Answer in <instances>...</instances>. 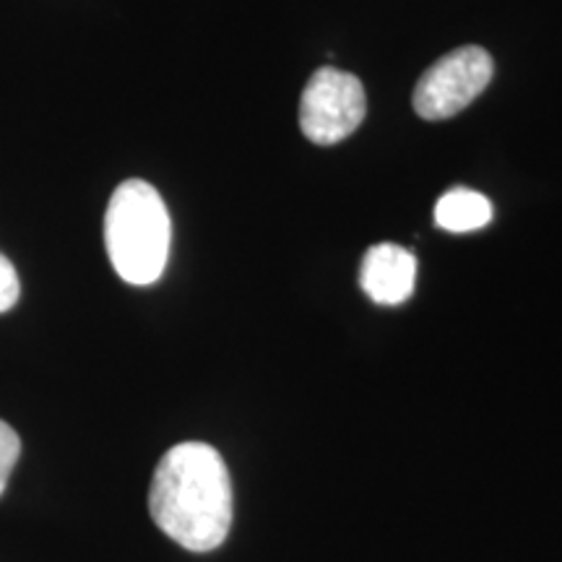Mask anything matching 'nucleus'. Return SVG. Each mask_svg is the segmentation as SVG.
Here are the masks:
<instances>
[{"instance_id": "obj_6", "label": "nucleus", "mask_w": 562, "mask_h": 562, "mask_svg": "<svg viewBox=\"0 0 562 562\" xmlns=\"http://www.w3.org/2000/svg\"><path fill=\"white\" fill-rule=\"evenodd\" d=\"M492 220V203L487 195L472 191V188H453L442 193L435 206V224L446 232H474L487 227Z\"/></svg>"}, {"instance_id": "obj_2", "label": "nucleus", "mask_w": 562, "mask_h": 562, "mask_svg": "<svg viewBox=\"0 0 562 562\" xmlns=\"http://www.w3.org/2000/svg\"><path fill=\"white\" fill-rule=\"evenodd\" d=\"M172 222L157 188L125 180L112 193L104 214V248L112 269L133 286L154 284L170 258Z\"/></svg>"}, {"instance_id": "obj_7", "label": "nucleus", "mask_w": 562, "mask_h": 562, "mask_svg": "<svg viewBox=\"0 0 562 562\" xmlns=\"http://www.w3.org/2000/svg\"><path fill=\"white\" fill-rule=\"evenodd\" d=\"M19 456H21V438L9 422L0 419V495L5 492V484H9V476L13 472V467H16Z\"/></svg>"}, {"instance_id": "obj_5", "label": "nucleus", "mask_w": 562, "mask_h": 562, "mask_svg": "<svg viewBox=\"0 0 562 562\" xmlns=\"http://www.w3.org/2000/svg\"><path fill=\"white\" fill-rule=\"evenodd\" d=\"M417 281V258L402 245L378 243L364 252L360 286L378 305H402L412 297Z\"/></svg>"}, {"instance_id": "obj_1", "label": "nucleus", "mask_w": 562, "mask_h": 562, "mask_svg": "<svg viewBox=\"0 0 562 562\" xmlns=\"http://www.w3.org/2000/svg\"><path fill=\"white\" fill-rule=\"evenodd\" d=\"M149 513L186 550H216L232 526V480L220 451L195 440L170 448L154 472Z\"/></svg>"}, {"instance_id": "obj_8", "label": "nucleus", "mask_w": 562, "mask_h": 562, "mask_svg": "<svg viewBox=\"0 0 562 562\" xmlns=\"http://www.w3.org/2000/svg\"><path fill=\"white\" fill-rule=\"evenodd\" d=\"M21 294V281H19V273L13 269V263L9 258L0 252V313L11 311L13 305H16Z\"/></svg>"}, {"instance_id": "obj_3", "label": "nucleus", "mask_w": 562, "mask_h": 562, "mask_svg": "<svg viewBox=\"0 0 562 562\" xmlns=\"http://www.w3.org/2000/svg\"><path fill=\"white\" fill-rule=\"evenodd\" d=\"M364 121V87L339 68H318L302 91L300 128L313 144H339Z\"/></svg>"}, {"instance_id": "obj_4", "label": "nucleus", "mask_w": 562, "mask_h": 562, "mask_svg": "<svg viewBox=\"0 0 562 562\" xmlns=\"http://www.w3.org/2000/svg\"><path fill=\"white\" fill-rule=\"evenodd\" d=\"M492 58L482 47H459L442 55L427 68L414 89V110L425 121H446L469 108L487 89L492 79Z\"/></svg>"}]
</instances>
